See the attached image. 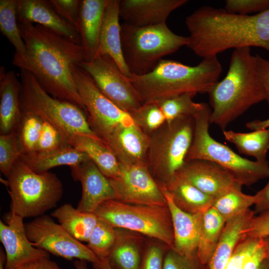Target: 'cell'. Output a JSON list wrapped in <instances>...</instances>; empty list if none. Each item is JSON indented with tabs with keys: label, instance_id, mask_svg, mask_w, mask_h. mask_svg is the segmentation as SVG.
<instances>
[{
	"label": "cell",
	"instance_id": "cell-24",
	"mask_svg": "<svg viewBox=\"0 0 269 269\" xmlns=\"http://www.w3.org/2000/svg\"><path fill=\"white\" fill-rule=\"evenodd\" d=\"M21 84L12 71L0 68V134H6L16 132L22 113L20 94Z\"/></svg>",
	"mask_w": 269,
	"mask_h": 269
},
{
	"label": "cell",
	"instance_id": "cell-23",
	"mask_svg": "<svg viewBox=\"0 0 269 269\" xmlns=\"http://www.w3.org/2000/svg\"><path fill=\"white\" fill-rule=\"evenodd\" d=\"M108 2L109 0H80L77 30L80 36L86 62L95 59Z\"/></svg>",
	"mask_w": 269,
	"mask_h": 269
},
{
	"label": "cell",
	"instance_id": "cell-26",
	"mask_svg": "<svg viewBox=\"0 0 269 269\" xmlns=\"http://www.w3.org/2000/svg\"><path fill=\"white\" fill-rule=\"evenodd\" d=\"M256 215L254 210L248 209L225 223L219 242L207 265L208 269H226V266L243 232Z\"/></svg>",
	"mask_w": 269,
	"mask_h": 269
},
{
	"label": "cell",
	"instance_id": "cell-43",
	"mask_svg": "<svg viewBox=\"0 0 269 269\" xmlns=\"http://www.w3.org/2000/svg\"><path fill=\"white\" fill-rule=\"evenodd\" d=\"M67 144L59 132L51 124L43 122L36 152L53 150Z\"/></svg>",
	"mask_w": 269,
	"mask_h": 269
},
{
	"label": "cell",
	"instance_id": "cell-21",
	"mask_svg": "<svg viewBox=\"0 0 269 269\" xmlns=\"http://www.w3.org/2000/svg\"><path fill=\"white\" fill-rule=\"evenodd\" d=\"M170 212L176 252L188 256L197 251L203 213L191 214L179 209L174 203L165 186L158 184Z\"/></svg>",
	"mask_w": 269,
	"mask_h": 269
},
{
	"label": "cell",
	"instance_id": "cell-29",
	"mask_svg": "<svg viewBox=\"0 0 269 269\" xmlns=\"http://www.w3.org/2000/svg\"><path fill=\"white\" fill-rule=\"evenodd\" d=\"M67 143L86 153L107 178H114L118 175L120 162L105 143L87 136L76 135Z\"/></svg>",
	"mask_w": 269,
	"mask_h": 269
},
{
	"label": "cell",
	"instance_id": "cell-40",
	"mask_svg": "<svg viewBox=\"0 0 269 269\" xmlns=\"http://www.w3.org/2000/svg\"><path fill=\"white\" fill-rule=\"evenodd\" d=\"M169 248L163 242L147 237L138 269H163L165 257Z\"/></svg>",
	"mask_w": 269,
	"mask_h": 269
},
{
	"label": "cell",
	"instance_id": "cell-41",
	"mask_svg": "<svg viewBox=\"0 0 269 269\" xmlns=\"http://www.w3.org/2000/svg\"><path fill=\"white\" fill-rule=\"evenodd\" d=\"M263 243L264 238L243 236L236 246L226 269H243Z\"/></svg>",
	"mask_w": 269,
	"mask_h": 269
},
{
	"label": "cell",
	"instance_id": "cell-22",
	"mask_svg": "<svg viewBox=\"0 0 269 269\" xmlns=\"http://www.w3.org/2000/svg\"><path fill=\"white\" fill-rule=\"evenodd\" d=\"M120 1L109 0L95 58L102 56L110 57L123 74L127 77H130L131 73L126 64L122 48L121 24L119 22Z\"/></svg>",
	"mask_w": 269,
	"mask_h": 269
},
{
	"label": "cell",
	"instance_id": "cell-17",
	"mask_svg": "<svg viewBox=\"0 0 269 269\" xmlns=\"http://www.w3.org/2000/svg\"><path fill=\"white\" fill-rule=\"evenodd\" d=\"M70 168L73 179L80 181L82 185V195L76 207L78 210L94 213L103 202L116 199L109 178L91 159Z\"/></svg>",
	"mask_w": 269,
	"mask_h": 269
},
{
	"label": "cell",
	"instance_id": "cell-11",
	"mask_svg": "<svg viewBox=\"0 0 269 269\" xmlns=\"http://www.w3.org/2000/svg\"><path fill=\"white\" fill-rule=\"evenodd\" d=\"M73 75L90 126L107 146L113 133L118 126L131 125L134 122L129 113L102 93L90 75L80 66L74 67Z\"/></svg>",
	"mask_w": 269,
	"mask_h": 269
},
{
	"label": "cell",
	"instance_id": "cell-44",
	"mask_svg": "<svg viewBox=\"0 0 269 269\" xmlns=\"http://www.w3.org/2000/svg\"><path fill=\"white\" fill-rule=\"evenodd\" d=\"M269 8V0H227L225 9L228 12L249 15L259 13Z\"/></svg>",
	"mask_w": 269,
	"mask_h": 269
},
{
	"label": "cell",
	"instance_id": "cell-9",
	"mask_svg": "<svg viewBox=\"0 0 269 269\" xmlns=\"http://www.w3.org/2000/svg\"><path fill=\"white\" fill-rule=\"evenodd\" d=\"M194 130L193 116H185L165 123L150 135L147 167L158 184H166L184 164Z\"/></svg>",
	"mask_w": 269,
	"mask_h": 269
},
{
	"label": "cell",
	"instance_id": "cell-16",
	"mask_svg": "<svg viewBox=\"0 0 269 269\" xmlns=\"http://www.w3.org/2000/svg\"><path fill=\"white\" fill-rule=\"evenodd\" d=\"M176 174L214 198L233 188H242L228 171L208 160L185 161Z\"/></svg>",
	"mask_w": 269,
	"mask_h": 269
},
{
	"label": "cell",
	"instance_id": "cell-47",
	"mask_svg": "<svg viewBox=\"0 0 269 269\" xmlns=\"http://www.w3.org/2000/svg\"><path fill=\"white\" fill-rule=\"evenodd\" d=\"M255 56L257 75L263 87L265 100L269 107V61L258 55Z\"/></svg>",
	"mask_w": 269,
	"mask_h": 269
},
{
	"label": "cell",
	"instance_id": "cell-37",
	"mask_svg": "<svg viewBox=\"0 0 269 269\" xmlns=\"http://www.w3.org/2000/svg\"><path fill=\"white\" fill-rule=\"evenodd\" d=\"M116 237V228L99 219L87 243V246L99 259H106Z\"/></svg>",
	"mask_w": 269,
	"mask_h": 269
},
{
	"label": "cell",
	"instance_id": "cell-45",
	"mask_svg": "<svg viewBox=\"0 0 269 269\" xmlns=\"http://www.w3.org/2000/svg\"><path fill=\"white\" fill-rule=\"evenodd\" d=\"M55 11L77 29L80 4L79 0H50Z\"/></svg>",
	"mask_w": 269,
	"mask_h": 269
},
{
	"label": "cell",
	"instance_id": "cell-19",
	"mask_svg": "<svg viewBox=\"0 0 269 269\" xmlns=\"http://www.w3.org/2000/svg\"><path fill=\"white\" fill-rule=\"evenodd\" d=\"M187 0H123L120 17L125 23L138 27L166 23L170 13Z\"/></svg>",
	"mask_w": 269,
	"mask_h": 269
},
{
	"label": "cell",
	"instance_id": "cell-3",
	"mask_svg": "<svg viewBox=\"0 0 269 269\" xmlns=\"http://www.w3.org/2000/svg\"><path fill=\"white\" fill-rule=\"evenodd\" d=\"M211 109L210 122L223 131L252 106L265 100L257 75L255 56L250 47L234 49L228 72L208 94Z\"/></svg>",
	"mask_w": 269,
	"mask_h": 269
},
{
	"label": "cell",
	"instance_id": "cell-18",
	"mask_svg": "<svg viewBox=\"0 0 269 269\" xmlns=\"http://www.w3.org/2000/svg\"><path fill=\"white\" fill-rule=\"evenodd\" d=\"M150 136L134 123L121 125L113 133L107 146L120 163L147 167Z\"/></svg>",
	"mask_w": 269,
	"mask_h": 269
},
{
	"label": "cell",
	"instance_id": "cell-35",
	"mask_svg": "<svg viewBox=\"0 0 269 269\" xmlns=\"http://www.w3.org/2000/svg\"><path fill=\"white\" fill-rule=\"evenodd\" d=\"M22 116L16 130L21 156L36 152L43 121L29 112H22Z\"/></svg>",
	"mask_w": 269,
	"mask_h": 269
},
{
	"label": "cell",
	"instance_id": "cell-54",
	"mask_svg": "<svg viewBox=\"0 0 269 269\" xmlns=\"http://www.w3.org/2000/svg\"><path fill=\"white\" fill-rule=\"evenodd\" d=\"M259 269H269V259H265L260 265Z\"/></svg>",
	"mask_w": 269,
	"mask_h": 269
},
{
	"label": "cell",
	"instance_id": "cell-1",
	"mask_svg": "<svg viewBox=\"0 0 269 269\" xmlns=\"http://www.w3.org/2000/svg\"><path fill=\"white\" fill-rule=\"evenodd\" d=\"M18 24L26 51L23 56L14 55L13 64L30 72L50 96L87 114L73 75L74 67L85 61L82 45L38 24Z\"/></svg>",
	"mask_w": 269,
	"mask_h": 269
},
{
	"label": "cell",
	"instance_id": "cell-2",
	"mask_svg": "<svg viewBox=\"0 0 269 269\" xmlns=\"http://www.w3.org/2000/svg\"><path fill=\"white\" fill-rule=\"evenodd\" d=\"M187 45L203 58L217 56L230 48H263L269 52V8L249 15L202 6L187 16Z\"/></svg>",
	"mask_w": 269,
	"mask_h": 269
},
{
	"label": "cell",
	"instance_id": "cell-7",
	"mask_svg": "<svg viewBox=\"0 0 269 269\" xmlns=\"http://www.w3.org/2000/svg\"><path fill=\"white\" fill-rule=\"evenodd\" d=\"M121 36L126 64L136 75L151 72L163 57L188 43V36L173 32L166 23L138 27L124 22Z\"/></svg>",
	"mask_w": 269,
	"mask_h": 269
},
{
	"label": "cell",
	"instance_id": "cell-32",
	"mask_svg": "<svg viewBox=\"0 0 269 269\" xmlns=\"http://www.w3.org/2000/svg\"><path fill=\"white\" fill-rule=\"evenodd\" d=\"M225 221L211 207L203 213L197 254L201 262L207 265L219 242Z\"/></svg>",
	"mask_w": 269,
	"mask_h": 269
},
{
	"label": "cell",
	"instance_id": "cell-46",
	"mask_svg": "<svg viewBox=\"0 0 269 269\" xmlns=\"http://www.w3.org/2000/svg\"><path fill=\"white\" fill-rule=\"evenodd\" d=\"M244 236L264 238L269 236V210L255 215L243 232Z\"/></svg>",
	"mask_w": 269,
	"mask_h": 269
},
{
	"label": "cell",
	"instance_id": "cell-38",
	"mask_svg": "<svg viewBox=\"0 0 269 269\" xmlns=\"http://www.w3.org/2000/svg\"><path fill=\"white\" fill-rule=\"evenodd\" d=\"M129 114L134 123L149 136L166 123L165 117L156 103H143Z\"/></svg>",
	"mask_w": 269,
	"mask_h": 269
},
{
	"label": "cell",
	"instance_id": "cell-4",
	"mask_svg": "<svg viewBox=\"0 0 269 269\" xmlns=\"http://www.w3.org/2000/svg\"><path fill=\"white\" fill-rule=\"evenodd\" d=\"M222 71L217 56L203 58L195 66L162 59L148 73L131 74L129 79L142 104L158 103L184 93L208 94L219 81Z\"/></svg>",
	"mask_w": 269,
	"mask_h": 269
},
{
	"label": "cell",
	"instance_id": "cell-6",
	"mask_svg": "<svg viewBox=\"0 0 269 269\" xmlns=\"http://www.w3.org/2000/svg\"><path fill=\"white\" fill-rule=\"evenodd\" d=\"M22 112H29L55 127L65 142L76 135H85L103 140L92 129L87 114L81 108L68 101L53 98L41 87L28 71L20 69Z\"/></svg>",
	"mask_w": 269,
	"mask_h": 269
},
{
	"label": "cell",
	"instance_id": "cell-34",
	"mask_svg": "<svg viewBox=\"0 0 269 269\" xmlns=\"http://www.w3.org/2000/svg\"><path fill=\"white\" fill-rule=\"evenodd\" d=\"M0 29L14 47V55H24L26 48L17 20V0H0Z\"/></svg>",
	"mask_w": 269,
	"mask_h": 269
},
{
	"label": "cell",
	"instance_id": "cell-53",
	"mask_svg": "<svg viewBox=\"0 0 269 269\" xmlns=\"http://www.w3.org/2000/svg\"><path fill=\"white\" fill-rule=\"evenodd\" d=\"M6 255L5 252L0 249V269H5Z\"/></svg>",
	"mask_w": 269,
	"mask_h": 269
},
{
	"label": "cell",
	"instance_id": "cell-39",
	"mask_svg": "<svg viewBox=\"0 0 269 269\" xmlns=\"http://www.w3.org/2000/svg\"><path fill=\"white\" fill-rule=\"evenodd\" d=\"M21 156L16 131L0 134V170L2 173L7 177L13 165Z\"/></svg>",
	"mask_w": 269,
	"mask_h": 269
},
{
	"label": "cell",
	"instance_id": "cell-8",
	"mask_svg": "<svg viewBox=\"0 0 269 269\" xmlns=\"http://www.w3.org/2000/svg\"><path fill=\"white\" fill-rule=\"evenodd\" d=\"M7 177L10 212L23 219L44 215L55 208L62 197L63 184L56 174L35 172L20 159Z\"/></svg>",
	"mask_w": 269,
	"mask_h": 269
},
{
	"label": "cell",
	"instance_id": "cell-52",
	"mask_svg": "<svg viewBox=\"0 0 269 269\" xmlns=\"http://www.w3.org/2000/svg\"><path fill=\"white\" fill-rule=\"evenodd\" d=\"M87 261L82 260H76L74 262L75 269H89Z\"/></svg>",
	"mask_w": 269,
	"mask_h": 269
},
{
	"label": "cell",
	"instance_id": "cell-51",
	"mask_svg": "<svg viewBox=\"0 0 269 269\" xmlns=\"http://www.w3.org/2000/svg\"><path fill=\"white\" fill-rule=\"evenodd\" d=\"M93 266L95 269H112L107 258L99 259L97 262L93 264Z\"/></svg>",
	"mask_w": 269,
	"mask_h": 269
},
{
	"label": "cell",
	"instance_id": "cell-28",
	"mask_svg": "<svg viewBox=\"0 0 269 269\" xmlns=\"http://www.w3.org/2000/svg\"><path fill=\"white\" fill-rule=\"evenodd\" d=\"M162 185L171 195L175 204L185 212L204 213L212 207L214 198L176 174Z\"/></svg>",
	"mask_w": 269,
	"mask_h": 269
},
{
	"label": "cell",
	"instance_id": "cell-30",
	"mask_svg": "<svg viewBox=\"0 0 269 269\" xmlns=\"http://www.w3.org/2000/svg\"><path fill=\"white\" fill-rule=\"evenodd\" d=\"M56 218L72 236L80 242H87L99 218L94 213L82 212L71 204L65 203L53 211Z\"/></svg>",
	"mask_w": 269,
	"mask_h": 269
},
{
	"label": "cell",
	"instance_id": "cell-33",
	"mask_svg": "<svg viewBox=\"0 0 269 269\" xmlns=\"http://www.w3.org/2000/svg\"><path fill=\"white\" fill-rule=\"evenodd\" d=\"M242 188H233L214 198L213 207L227 222L243 213L255 205L259 200L257 192L254 195L244 193Z\"/></svg>",
	"mask_w": 269,
	"mask_h": 269
},
{
	"label": "cell",
	"instance_id": "cell-10",
	"mask_svg": "<svg viewBox=\"0 0 269 269\" xmlns=\"http://www.w3.org/2000/svg\"><path fill=\"white\" fill-rule=\"evenodd\" d=\"M94 213L115 228L138 233L173 248V230L167 204L152 206L109 200L102 203Z\"/></svg>",
	"mask_w": 269,
	"mask_h": 269
},
{
	"label": "cell",
	"instance_id": "cell-55",
	"mask_svg": "<svg viewBox=\"0 0 269 269\" xmlns=\"http://www.w3.org/2000/svg\"><path fill=\"white\" fill-rule=\"evenodd\" d=\"M264 239H265L266 241V243L267 244V245H268V250H269V256H268V259H269V236L268 237H267L266 238H264Z\"/></svg>",
	"mask_w": 269,
	"mask_h": 269
},
{
	"label": "cell",
	"instance_id": "cell-25",
	"mask_svg": "<svg viewBox=\"0 0 269 269\" xmlns=\"http://www.w3.org/2000/svg\"><path fill=\"white\" fill-rule=\"evenodd\" d=\"M116 237L107 258L112 269H138L147 237L138 233L116 228Z\"/></svg>",
	"mask_w": 269,
	"mask_h": 269
},
{
	"label": "cell",
	"instance_id": "cell-13",
	"mask_svg": "<svg viewBox=\"0 0 269 269\" xmlns=\"http://www.w3.org/2000/svg\"><path fill=\"white\" fill-rule=\"evenodd\" d=\"M92 77L102 93L123 110L130 113L142 102L135 89L108 56L95 58L80 65Z\"/></svg>",
	"mask_w": 269,
	"mask_h": 269
},
{
	"label": "cell",
	"instance_id": "cell-27",
	"mask_svg": "<svg viewBox=\"0 0 269 269\" xmlns=\"http://www.w3.org/2000/svg\"><path fill=\"white\" fill-rule=\"evenodd\" d=\"M20 159L34 172L43 173L57 166H77L91 159L86 153L65 144L52 151L22 155Z\"/></svg>",
	"mask_w": 269,
	"mask_h": 269
},
{
	"label": "cell",
	"instance_id": "cell-50",
	"mask_svg": "<svg viewBox=\"0 0 269 269\" xmlns=\"http://www.w3.org/2000/svg\"><path fill=\"white\" fill-rule=\"evenodd\" d=\"M246 127L252 130L256 131L269 128V118L264 120H254L246 123Z\"/></svg>",
	"mask_w": 269,
	"mask_h": 269
},
{
	"label": "cell",
	"instance_id": "cell-36",
	"mask_svg": "<svg viewBox=\"0 0 269 269\" xmlns=\"http://www.w3.org/2000/svg\"><path fill=\"white\" fill-rule=\"evenodd\" d=\"M197 94L184 93L164 99L157 105L162 111L166 123L185 116H193L200 105L193 99Z\"/></svg>",
	"mask_w": 269,
	"mask_h": 269
},
{
	"label": "cell",
	"instance_id": "cell-31",
	"mask_svg": "<svg viewBox=\"0 0 269 269\" xmlns=\"http://www.w3.org/2000/svg\"><path fill=\"white\" fill-rule=\"evenodd\" d=\"M225 139L233 143L240 153L251 156L258 161L267 160L269 151V128L249 133L223 131Z\"/></svg>",
	"mask_w": 269,
	"mask_h": 269
},
{
	"label": "cell",
	"instance_id": "cell-14",
	"mask_svg": "<svg viewBox=\"0 0 269 269\" xmlns=\"http://www.w3.org/2000/svg\"><path fill=\"white\" fill-rule=\"evenodd\" d=\"M109 179L118 201L133 204L167 205L158 184L146 166L120 163L118 175Z\"/></svg>",
	"mask_w": 269,
	"mask_h": 269
},
{
	"label": "cell",
	"instance_id": "cell-20",
	"mask_svg": "<svg viewBox=\"0 0 269 269\" xmlns=\"http://www.w3.org/2000/svg\"><path fill=\"white\" fill-rule=\"evenodd\" d=\"M17 20L18 23H36L81 44L76 28L55 11L49 0H17Z\"/></svg>",
	"mask_w": 269,
	"mask_h": 269
},
{
	"label": "cell",
	"instance_id": "cell-42",
	"mask_svg": "<svg viewBox=\"0 0 269 269\" xmlns=\"http://www.w3.org/2000/svg\"><path fill=\"white\" fill-rule=\"evenodd\" d=\"M163 269H208V267L200 260L197 251L185 256L169 248L165 257Z\"/></svg>",
	"mask_w": 269,
	"mask_h": 269
},
{
	"label": "cell",
	"instance_id": "cell-12",
	"mask_svg": "<svg viewBox=\"0 0 269 269\" xmlns=\"http://www.w3.org/2000/svg\"><path fill=\"white\" fill-rule=\"evenodd\" d=\"M26 236L35 247L66 260H85L92 264L99 259L87 245L72 236L50 216L43 215L25 224Z\"/></svg>",
	"mask_w": 269,
	"mask_h": 269
},
{
	"label": "cell",
	"instance_id": "cell-49",
	"mask_svg": "<svg viewBox=\"0 0 269 269\" xmlns=\"http://www.w3.org/2000/svg\"><path fill=\"white\" fill-rule=\"evenodd\" d=\"M258 193L259 198L255 205L254 210L256 215L269 210V180L266 186Z\"/></svg>",
	"mask_w": 269,
	"mask_h": 269
},
{
	"label": "cell",
	"instance_id": "cell-5",
	"mask_svg": "<svg viewBox=\"0 0 269 269\" xmlns=\"http://www.w3.org/2000/svg\"><path fill=\"white\" fill-rule=\"evenodd\" d=\"M211 114L209 105L200 103L193 115V137L186 161L201 159L216 163L228 171L242 186H251L269 178V162L267 160L252 161L243 157L211 136L209 132Z\"/></svg>",
	"mask_w": 269,
	"mask_h": 269
},
{
	"label": "cell",
	"instance_id": "cell-15",
	"mask_svg": "<svg viewBox=\"0 0 269 269\" xmlns=\"http://www.w3.org/2000/svg\"><path fill=\"white\" fill-rule=\"evenodd\" d=\"M0 240L6 255L5 269H15L28 262L49 257L29 241L23 218L11 212L0 221Z\"/></svg>",
	"mask_w": 269,
	"mask_h": 269
},
{
	"label": "cell",
	"instance_id": "cell-48",
	"mask_svg": "<svg viewBox=\"0 0 269 269\" xmlns=\"http://www.w3.org/2000/svg\"><path fill=\"white\" fill-rule=\"evenodd\" d=\"M15 269H62L50 257L36 260L25 264Z\"/></svg>",
	"mask_w": 269,
	"mask_h": 269
}]
</instances>
